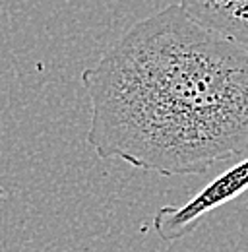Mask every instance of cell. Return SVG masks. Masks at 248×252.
Segmentation results:
<instances>
[{"label":"cell","mask_w":248,"mask_h":252,"mask_svg":"<svg viewBox=\"0 0 248 252\" xmlns=\"http://www.w3.org/2000/svg\"><path fill=\"white\" fill-rule=\"evenodd\" d=\"M248 190V156L235 167L217 175L183 206H163L154 218V229L165 243H175L190 235L198 223L214 210L233 202Z\"/></svg>","instance_id":"obj_2"},{"label":"cell","mask_w":248,"mask_h":252,"mask_svg":"<svg viewBox=\"0 0 248 252\" xmlns=\"http://www.w3.org/2000/svg\"><path fill=\"white\" fill-rule=\"evenodd\" d=\"M202 26L248 49V0H179Z\"/></svg>","instance_id":"obj_3"},{"label":"cell","mask_w":248,"mask_h":252,"mask_svg":"<svg viewBox=\"0 0 248 252\" xmlns=\"http://www.w3.org/2000/svg\"><path fill=\"white\" fill-rule=\"evenodd\" d=\"M82 86L88 144L105 161L179 177L248 152V49L181 4L134 24Z\"/></svg>","instance_id":"obj_1"},{"label":"cell","mask_w":248,"mask_h":252,"mask_svg":"<svg viewBox=\"0 0 248 252\" xmlns=\"http://www.w3.org/2000/svg\"><path fill=\"white\" fill-rule=\"evenodd\" d=\"M2 196H4V189H2V187H0V198H2Z\"/></svg>","instance_id":"obj_4"}]
</instances>
